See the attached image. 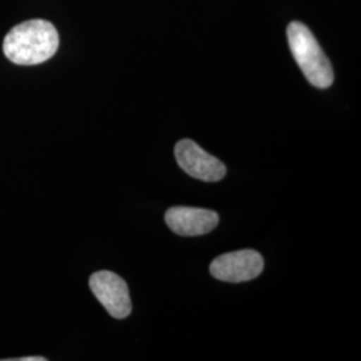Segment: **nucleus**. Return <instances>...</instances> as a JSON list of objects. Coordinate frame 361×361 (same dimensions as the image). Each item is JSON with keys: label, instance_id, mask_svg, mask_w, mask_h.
Segmentation results:
<instances>
[{"label": "nucleus", "instance_id": "0eeeda50", "mask_svg": "<svg viewBox=\"0 0 361 361\" xmlns=\"http://www.w3.org/2000/svg\"><path fill=\"white\" fill-rule=\"evenodd\" d=\"M16 361H46L47 359L46 357H42V356H38V357H35V356H31V357H20V359H15Z\"/></svg>", "mask_w": 361, "mask_h": 361}, {"label": "nucleus", "instance_id": "f257e3e1", "mask_svg": "<svg viewBox=\"0 0 361 361\" xmlns=\"http://www.w3.org/2000/svg\"><path fill=\"white\" fill-rule=\"evenodd\" d=\"M59 47V35L50 22L27 20L10 30L3 42L4 55L20 66H34L49 61Z\"/></svg>", "mask_w": 361, "mask_h": 361}, {"label": "nucleus", "instance_id": "f03ea898", "mask_svg": "<svg viewBox=\"0 0 361 361\" xmlns=\"http://www.w3.org/2000/svg\"><path fill=\"white\" fill-rule=\"evenodd\" d=\"M286 34L292 55L307 79L319 89L329 87L334 83V70L310 28L292 22Z\"/></svg>", "mask_w": 361, "mask_h": 361}, {"label": "nucleus", "instance_id": "20e7f679", "mask_svg": "<svg viewBox=\"0 0 361 361\" xmlns=\"http://www.w3.org/2000/svg\"><path fill=\"white\" fill-rule=\"evenodd\" d=\"M180 169L197 180L217 182L226 174L225 165L192 140H182L174 149Z\"/></svg>", "mask_w": 361, "mask_h": 361}, {"label": "nucleus", "instance_id": "39448f33", "mask_svg": "<svg viewBox=\"0 0 361 361\" xmlns=\"http://www.w3.org/2000/svg\"><path fill=\"white\" fill-rule=\"evenodd\" d=\"M94 296L114 319H126L131 313L129 288L123 279L113 271H101L90 277Z\"/></svg>", "mask_w": 361, "mask_h": 361}, {"label": "nucleus", "instance_id": "423d86ee", "mask_svg": "<svg viewBox=\"0 0 361 361\" xmlns=\"http://www.w3.org/2000/svg\"><path fill=\"white\" fill-rule=\"evenodd\" d=\"M165 219L169 228L180 235L195 237L212 232L219 225V214L200 207H170Z\"/></svg>", "mask_w": 361, "mask_h": 361}, {"label": "nucleus", "instance_id": "7ed1b4c3", "mask_svg": "<svg viewBox=\"0 0 361 361\" xmlns=\"http://www.w3.org/2000/svg\"><path fill=\"white\" fill-rule=\"evenodd\" d=\"M262 269L264 259L258 252L252 249L222 255L213 259L210 265V273L213 277L234 284L256 279L262 273Z\"/></svg>", "mask_w": 361, "mask_h": 361}]
</instances>
